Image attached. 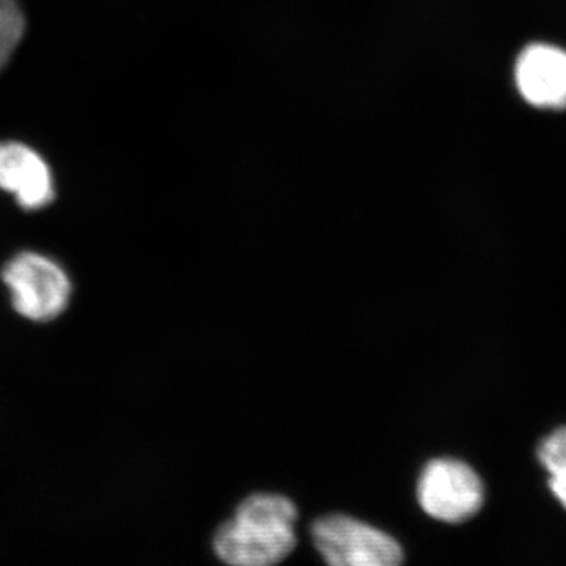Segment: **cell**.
<instances>
[{
    "mask_svg": "<svg viewBox=\"0 0 566 566\" xmlns=\"http://www.w3.org/2000/svg\"><path fill=\"white\" fill-rule=\"evenodd\" d=\"M297 509L286 495L245 497L212 538L216 557L227 566H279L297 546Z\"/></svg>",
    "mask_w": 566,
    "mask_h": 566,
    "instance_id": "1",
    "label": "cell"
},
{
    "mask_svg": "<svg viewBox=\"0 0 566 566\" xmlns=\"http://www.w3.org/2000/svg\"><path fill=\"white\" fill-rule=\"evenodd\" d=\"M416 501L420 512L436 523L461 526L485 506V479L465 461L436 458L420 471Z\"/></svg>",
    "mask_w": 566,
    "mask_h": 566,
    "instance_id": "2",
    "label": "cell"
},
{
    "mask_svg": "<svg viewBox=\"0 0 566 566\" xmlns=\"http://www.w3.org/2000/svg\"><path fill=\"white\" fill-rule=\"evenodd\" d=\"M316 553L327 566H405L406 549L390 532L357 517L327 515L311 527Z\"/></svg>",
    "mask_w": 566,
    "mask_h": 566,
    "instance_id": "3",
    "label": "cell"
},
{
    "mask_svg": "<svg viewBox=\"0 0 566 566\" xmlns=\"http://www.w3.org/2000/svg\"><path fill=\"white\" fill-rule=\"evenodd\" d=\"M2 277L9 286L14 308L33 322H50L70 303L69 275L48 256L21 253L7 264Z\"/></svg>",
    "mask_w": 566,
    "mask_h": 566,
    "instance_id": "4",
    "label": "cell"
},
{
    "mask_svg": "<svg viewBox=\"0 0 566 566\" xmlns=\"http://www.w3.org/2000/svg\"><path fill=\"white\" fill-rule=\"evenodd\" d=\"M516 85L528 104L542 109L566 107V52L551 44H531L516 62Z\"/></svg>",
    "mask_w": 566,
    "mask_h": 566,
    "instance_id": "5",
    "label": "cell"
},
{
    "mask_svg": "<svg viewBox=\"0 0 566 566\" xmlns=\"http://www.w3.org/2000/svg\"><path fill=\"white\" fill-rule=\"evenodd\" d=\"M0 189L14 193L17 202L28 211L41 210L54 200L50 166L20 142L0 144Z\"/></svg>",
    "mask_w": 566,
    "mask_h": 566,
    "instance_id": "6",
    "label": "cell"
},
{
    "mask_svg": "<svg viewBox=\"0 0 566 566\" xmlns=\"http://www.w3.org/2000/svg\"><path fill=\"white\" fill-rule=\"evenodd\" d=\"M536 457L545 472L547 490L566 512V427L547 436Z\"/></svg>",
    "mask_w": 566,
    "mask_h": 566,
    "instance_id": "7",
    "label": "cell"
},
{
    "mask_svg": "<svg viewBox=\"0 0 566 566\" xmlns=\"http://www.w3.org/2000/svg\"><path fill=\"white\" fill-rule=\"evenodd\" d=\"M24 31L25 18L18 0H0V70L9 63Z\"/></svg>",
    "mask_w": 566,
    "mask_h": 566,
    "instance_id": "8",
    "label": "cell"
}]
</instances>
